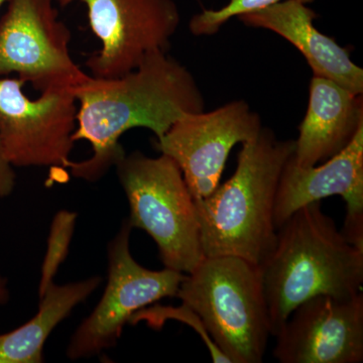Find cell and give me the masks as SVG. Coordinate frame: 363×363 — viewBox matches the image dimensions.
<instances>
[{
  "label": "cell",
  "mask_w": 363,
  "mask_h": 363,
  "mask_svg": "<svg viewBox=\"0 0 363 363\" xmlns=\"http://www.w3.org/2000/svg\"><path fill=\"white\" fill-rule=\"evenodd\" d=\"M18 78L0 77V147L13 168H68L78 102L73 87L49 88L32 99Z\"/></svg>",
  "instance_id": "cell-7"
},
{
  "label": "cell",
  "mask_w": 363,
  "mask_h": 363,
  "mask_svg": "<svg viewBox=\"0 0 363 363\" xmlns=\"http://www.w3.org/2000/svg\"><path fill=\"white\" fill-rule=\"evenodd\" d=\"M335 195L341 196L347 206L341 233L363 252V126L345 149L319 166L304 168L293 156L289 159L277 191V228L300 208Z\"/></svg>",
  "instance_id": "cell-12"
},
{
  "label": "cell",
  "mask_w": 363,
  "mask_h": 363,
  "mask_svg": "<svg viewBox=\"0 0 363 363\" xmlns=\"http://www.w3.org/2000/svg\"><path fill=\"white\" fill-rule=\"evenodd\" d=\"M281 363H362L363 295H321L298 306L277 335Z\"/></svg>",
  "instance_id": "cell-11"
},
{
  "label": "cell",
  "mask_w": 363,
  "mask_h": 363,
  "mask_svg": "<svg viewBox=\"0 0 363 363\" xmlns=\"http://www.w3.org/2000/svg\"><path fill=\"white\" fill-rule=\"evenodd\" d=\"M93 276L66 285L52 283L40 296L37 314L9 333L0 334V363L44 362V346L57 326L101 285Z\"/></svg>",
  "instance_id": "cell-15"
},
{
  "label": "cell",
  "mask_w": 363,
  "mask_h": 363,
  "mask_svg": "<svg viewBox=\"0 0 363 363\" xmlns=\"http://www.w3.org/2000/svg\"><path fill=\"white\" fill-rule=\"evenodd\" d=\"M295 140H279L262 128L242 143L233 176L195 200L204 257H236L260 266L274 250V204L281 172Z\"/></svg>",
  "instance_id": "cell-2"
},
{
  "label": "cell",
  "mask_w": 363,
  "mask_h": 363,
  "mask_svg": "<svg viewBox=\"0 0 363 363\" xmlns=\"http://www.w3.org/2000/svg\"><path fill=\"white\" fill-rule=\"evenodd\" d=\"M6 1L7 0H0V9H1V6H4V4H6Z\"/></svg>",
  "instance_id": "cell-21"
},
{
  "label": "cell",
  "mask_w": 363,
  "mask_h": 363,
  "mask_svg": "<svg viewBox=\"0 0 363 363\" xmlns=\"http://www.w3.org/2000/svg\"><path fill=\"white\" fill-rule=\"evenodd\" d=\"M262 118L245 100H234L215 111L186 114L156 147L177 162L194 200L211 194L220 183L234 145L250 142L262 130Z\"/></svg>",
  "instance_id": "cell-10"
},
{
  "label": "cell",
  "mask_w": 363,
  "mask_h": 363,
  "mask_svg": "<svg viewBox=\"0 0 363 363\" xmlns=\"http://www.w3.org/2000/svg\"><path fill=\"white\" fill-rule=\"evenodd\" d=\"M62 7L81 2L101 49L86 62L89 75L117 78L135 70L156 51H168L181 23L174 0H56Z\"/></svg>",
  "instance_id": "cell-9"
},
{
  "label": "cell",
  "mask_w": 363,
  "mask_h": 363,
  "mask_svg": "<svg viewBox=\"0 0 363 363\" xmlns=\"http://www.w3.org/2000/svg\"><path fill=\"white\" fill-rule=\"evenodd\" d=\"M317 13L297 0L241 14L238 20L250 28H264L281 35L304 56L313 76L329 79L346 89L363 94V70L351 60L348 50L314 26Z\"/></svg>",
  "instance_id": "cell-13"
},
{
  "label": "cell",
  "mask_w": 363,
  "mask_h": 363,
  "mask_svg": "<svg viewBox=\"0 0 363 363\" xmlns=\"http://www.w3.org/2000/svg\"><path fill=\"white\" fill-rule=\"evenodd\" d=\"M0 20V77L16 74L38 91L74 87L88 74L72 58V33L56 0H7Z\"/></svg>",
  "instance_id": "cell-8"
},
{
  "label": "cell",
  "mask_w": 363,
  "mask_h": 363,
  "mask_svg": "<svg viewBox=\"0 0 363 363\" xmlns=\"http://www.w3.org/2000/svg\"><path fill=\"white\" fill-rule=\"evenodd\" d=\"M128 218L108 243V277L104 295L69 341L70 360L87 359L116 345L124 326L136 312L164 298L176 297L186 274L164 267L152 271L140 266L130 252L133 231Z\"/></svg>",
  "instance_id": "cell-6"
},
{
  "label": "cell",
  "mask_w": 363,
  "mask_h": 363,
  "mask_svg": "<svg viewBox=\"0 0 363 363\" xmlns=\"http://www.w3.org/2000/svg\"><path fill=\"white\" fill-rule=\"evenodd\" d=\"M77 217L76 212L61 210L52 218L48 238L47 250L40 269V297L54 283L55 276L60 267L68 257Z\"/></svg>",
  "instance_id": "cell-16"
},
{
  "label": "cell",
  "mask_w": 363,
  "mask_h": 363,
  "mask_svg": "<svg viewBox=\"0 0 363 363\" xmlns=\"http://www.w3.org/2000/svg\"><path fill=\"white\" fill-rule=\"evenodd\" d=\"M78 102L74 142L87 140L90 157L69 162L72 176L95 183L125 155L121 136L135 128H147L157 138L186 114L205 111L204 97L187 67L168 51L150 52L135 70L121 77L88 74L72 88Z\"/></svg>",
  "instance_id": "cell-1"
},
{
  "label": "cell",
  "mask_w": 363,
  "mask_h": 363,
  "mask_svg": "<svg viewBox=\"0 0 363 363\" xmlns=\"http://www.w3.org/2000/svg\"><path fill=\"white\" fill-rule=\"evenodd\" d=\"M168 319H175L178 321L184 322L192 327L200 337L204 341L207 350H209L211 355L212 362L215 363H230L228 358L221 352L220 350L215 345L212 339L210 338L209 334L207 333L204 325H203L201 319L192 309L187 306L182 305L181 307H162V306H154L149 309L143 308L133 315L130 320L131 323L145 320L147 323L155 328H160L162 326L164 322Z\"/></svg>",
  "instance_id": "cell-18"
},
{
  "label": "cell",
  "mask_w": 363,
  "mask_h": 363,
  "mask_svg": "<svg viewBox=\"0 0 363 363\" xmlns=\"http://www.w3.org/2000/svg\"><path fill=\"white\" fill-rule=\"evenodd\" d=\"M283 0H230L219 9H205L195 14L189 23V30L194 35H213L220 30L227 21L241 14L260 11ZM303 4H311L314 0H297Z\"/></svg>",
  "instance_id": "cell-17"
},
{
  "label": "cell",
  "mask_w": 363,
  "mask_h": 363,
  "mask_svg": "<svg viewBox=\"0 0 363 363\" xmlns=\"http://www.w3.org/2000/svg\"><path fill=\"white\" fill-rule=\"evenodd\" d=\"M116 173L128 205L133 228L156 242L167 269L189 274L204 259L195 200L177 162L166 155H124Z\"/></svg>",
  "instance_id": "cell-5"
},
{
  "label": "cell",
  "mask_w": 363,
  "mask_h": 363,
  "mask_svg": "<svg viewBox=\"0 0 363 363\" xmlns=\"http://www.w3.org/2000/svg\"><path fill=\"white\" fill-rule=\"evenodd\" d=\"M16 181L14 168L7 161L0 147V200L9 197L13 192Z\"/></svg>",
  "instance_id": "cell-19"
},
{
  "label": "cell",
  "mask_w": 363,
  "mask_h": 363,
  "mask_svg": "<svg viewBox=\"0 0 363 363\" xmlns=\"http://www.w3.org/2000/svg\"><path fill=\"white\" fill-rule=\"evenodd\" d=\"M362 126V95L329 79L313 76L294 161L304 168L322 164L345 149Z\"/></svg>",
  "instance_id": "cell-14"
},
{
  "label": "cell",
  "mask_w": 363,
  "mask_h": 363,
  "mask_svg": "<svg viewBox=\"0 0 363 363\" xmlns=\"http://www.w3.org/2000/svg\"><path fill=\"white\" fill-rule=\"evenodd\" d=\"M259 267L274 337L309 298L362 293L363 252L324 213L321 201L300 208L279 227L274 250Z\"/></svg>",
  "instance_id": "cell-3"
},
{
  "label": "cell",
  "mask_w": 363,
  "mask_h": 363,
  "mask_svg": "<svg viewBox=\"0 0 363 363\" xmlns=\"http://www.w3.org/2000/svg\"><path fill=\"white\" fill-rule=\"evenodd\" d=\"M176 297L200 317L230 363H262L272 336L262 271L236 257H204Z\"/></svg>",
  "instance_id": "cell-4"
},
{
  "label": "cell",
  "mask_w": 363,
  "mask_h": 363,
  "mask_svg": "<svg viewBox=\"0 0 363 363\" xmlns=\"http://www.w3.org/2000/svg\"><path fill=\"white\" fill-rule=\"evenodd\" d=\"M9 298H11V292H9V281L0 271V308L9 303Z\"/></svg>",
  "instance_id": "cell-20"
}]
</instances>
